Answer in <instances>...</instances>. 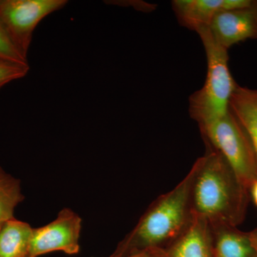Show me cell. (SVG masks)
<instances>
[{
	"label": "cell",
	"instance_id": "cell-3",
	"mask_svg": "<svg viewBox=\"0 0 257 257\" xmlns=\"http://www.w3.org/2000/svg\"><path fill=\"white\" fill-rule=\"evenodd\" d=\"M205 50L207 78L202 89L189 99V112L198 124L224 116L229 110V101L235 82L229 68L228 50L214 40L209 28L197 32Z\"/></svg>",
	"mask_w": 257,
	"mask_h": 257
},
{
	"label": "cell",
	"instance_id": "cell-7",
	"mask_svg": "<svg viewBox=\"0 0 257 257\" xmlns=\"http://www.w3.org/2000/svg\"><path fill=\"white\" fill-rule=\"evenodd\" d=\"M209 29L214 40L228 50L240 42L257 40V0L246 8L218 13Z\"/></svg>",
	"mask_w": 257,
	"mask_h": 257
},
{
	"label": "cell",
	"instance_id": "cell-9",
	"mask_svg": "<svg viewBox=\"0 0 257 257\" xmlns=\"http://www.w3.org/2000/svg\"><path fill=\"white\" fill-rule=\"evenodd\" d=\"M253 0H175L172 9L182 26L197 32L209 28L218 13L240 9L252 4Z\"/></svg>",
	"mask_w": 257,
	"mask_h": 257
},
{
	"label": "cell",
	"instance_id": "cell-13",
	"mask_svg": "<svg viewBox=\"0 0 257 257\" xmlns=\"http://www.w3.org/2000/svg\"><path fill=\"white\" fill-rule=\"evenodd\" d=\"M24 199L20 181L0 167V221L14 218L15 209Z\"/></svg>",
	"mask_w": 257,
	"mask_h": 257
},
{
	"label": "cell",
	"instance_id": "cell-10",
	"mask_svg": "<svg viewBox=\"0 0 257 257\" xmlns=\"http://www.w3.org/2000/svg\"><path fill=\"white\" fill-rule=\"evenodd\" d=\"M229 110L247 135L257 165V90L236 84L229 101Z\"/></svg>",
	"mask_w": 257,
	"mask_h": 257
},
{
	"label": "cell",
	"instance_id": "cell-16",
	"mask_svg": "<svg viewBox=\"0 0 257 257\" xmlns=\"http://www.w3.org/2000/svg\"><path fill=\"white\" fill-rule=\"evenodd\" d=\"M109 257H155L149 251H138V252H135L133 253H130V254L123 255V256H113L111 255Z\"/></svg>",
	"mask_w": 257,
	"mask_h": 257
},
{
	"label": "cell",
	"instance_id": "cell-14",
	"mask_svg": "<svg viewBox=\"0 0 257 257\" xmlns=\"http://www.w3.org/2000/svg\"><path fill=\"white\" fill-rule=\"evenodd\" d=\"M0 61L30 67L28 59L19 51L0 23Z\"/></svg>",
	"mask_w": 257,
	"mask_h": 257
},
{
	"label": "cell",
	"instance_id": "cell-15",
	"mask_svg": "<svg viewBox=\"0 0 257 257\" xmlns=\"http://www.w3.org/2000/svg\"><path fill=\"white\" fill-rule=\"evenodd\" d=\"M29 70L30 67L0 61V89L13 81L23 78Z\"/></svg>",
	"mask_w": 257,
	"mask_h": 257
},
{
	"label": "cell",
	"instance_id": "cell-5",
	"mask_svg": "<svg viewBox=\"0 0 257 257\" xmlns=\"http://www.w3.org/2000/svg\"><path fill=\"white\" fill-rule=\"evenodd\" d=\"M67 4L66 0H0V23L15 46L28 58L37 25Z\"/></svg>",
	"mask_w": 257,
	"mask_h": 257
},
{
	"label": "cell",
	"instance_id": "cell-17",
	"mask_svg": "<svg viewBox=\"0 0 257 257\" xmlns=\"http://www.w3.org/2000/svg\"><path fill=\"white\" fill-rule=\"evenodd\" d=\"M248 236H249V239L250 241H251V245H252L253 248H254L257 255V231L250 233V234H248Z\"/></svg>",
	"mask_w": 257,
	"mask_h": 257
},
{
	"label": "cell",
	"instance_id": "cell-1",
	"mask_svg": "<svg viewBox=\"0 0 257 257\" xmlns=\"http://www.w3.org/2000/svg\"><path fill=\"white\" fill-rule=\"evenodd\" d=\"M196 171L194 163L175 188L152 203L113 256L164 247L183 232L192 218L191 196Z\"/></svg>",
	"mask_w": 257,
	"mask_h": 257
},
{
	"label": "cell",
	"instance_id": "cell-2",
	"mask_svg": "<svg viewBox=\"0 0 257 257\" xmlns=\"http://www.w3.org/2000/svg\"><path fill=\"white\" fill-rule=\"evenodd\" d=\"M197 167L193 182L191 205L193 214L204 218L211 226H234L240 220L246 189L238 182L219 152L207 146Z\"/></svg>",
	"mask_w": 257,
	"mask_h": 257
},
{
	"label": "cell",
	"instance_id": "cell-19",
	"mask_svg": "<svg viewBox=\"0 0 257 257\" xmlns=\"http://www.w3.org/2000/svg\"><path fill=\"white\" fill-rule=\"evenodd\" d=\"M5 221H0V229H1L2 226H3V223Z\"/></svg>",
	"mask_w": 257,
	"mask_h": 257
},
{
	"label": "cell",
	"instance_id": "cell-18",
	"mask_svg": "<svg viewBox=\"0 0 257 257\" xmlns=\"http://www.w3.org/2000/svg\"><path fill=\"white\" fill-rule=\"evenodd\" d=\"M250 188H251L253 202H254L255 204L257 206V179L253 182Z\"/></svg>",
	"mask_w": 257,
	"mask_h": 257
},
{
	"label": "cell",
	"instance_id": "cell-11",
	"mask_svg": "<svg viewBox=\"0 0 257 257\" xmlns=\"http://www.w3.org/2000/svg\"><path fill=\"white\" fill-rule=\"evenodd\" d=\"M214 257H257L249 236L229 225L211 226Z\"/></svg>",
	"mask_w": 257,
	"mask_h": 257
},
{
	"label": "cell",
	"instance_id": "cell-4",
	"mask_svg": "<svg viewBox=\"0 0 257 257\" xmlns=\"http://www.w3.org/2000/svg\"><path fill=\"white\" fill-rule=\"evenodd\" d=\"M199 124L206 145L219 152L239 184L246 189L257 179L252 147L242 126L229 110L224 116Z\"/></svg>",
	"mask_w": 257,
	"mask_h": 257
},
{
	"label": "cell",
	"instance_id": "cell-6",
	"mask_svg": "<svg viewBox=\"0 0 257 257\" xmlns=\"http://www.w3.org/2000/svg\"><path fill=\"white\" fill-rule=\"evenodd\" d=\"M82 220L79 214L65 208L45 226L33 228L28 257H37L53 251L77 254L80 250Z\"/></svg>",
	"mask_w": 257,
	"mask_h": 257
},
{
	"label": "cell",
	"instance_id": "cell-12",
	"mask_svg": "<svg viewBox=\"0 0 257 257\" xmlns=\"http://www.w3.org/2000/svg\"><path fill=\"white\" fill-rule=\"evenodd\" d=\"M33 228L15 218L4 221L0 229V257H28Z\"/></svg>",
	"mask_w": 257,
	"mask_h": 257
},
{
	"label": "cell",
	"instance_id": "cell-8",
	"mask_svg": "<svg viewBox=\"0 0 257 257\" xmlns=\"http://www.w3.org/2000/svg\"><path fill=\"white\" fill-rule=\"evenodd\" d=\"M147 251L155 257H214L210 225L192 214L188 226L172 242Z\"/></svg>",
	"mask_w": 257,
	"mask_h": 257
}]
</instances>
